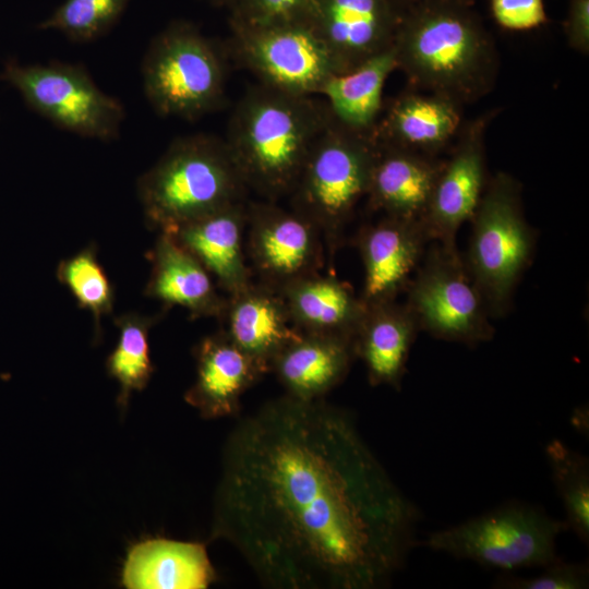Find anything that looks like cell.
Segmentation results:
<instances>
[{
  "label": "cell",
  "mask_w": 589,
  "mask_h": 589,
  "mask_svg": "<svg viewBox=\"0 0 589 589\" xmlns=\"http://www.w3.org/2000/svg\"><path fill=\"white\" fill-rule=\"evenodd\" d=\"M469 221L467 271L491 317H502L509 311L537 243V233L525 217L518 180L503 171L491 177Z\"/></svg>",
  "instance_id": "cell-6"
},
{
  "label": "cell",
  "mask_w": 589,
  "mask_h": 589,
  "mask_svg": "<svg viewBox=\"0 0 589 589\" xmlns=\"http://www.w3.org/2000/svg\"><path fill=\"white\" fill-rule=\"evenodd\" d=\"M495 22L508 31H527L548 22L543 0H490Z\"/></svg>",
  "instance_id": "cell-33"
},
{
  "label": "cell",
  "mask_w": 589,
  "mask_h": 589,
  "mask_svg": "<svg viewBox=\"0 0 589 589\" xmlns=\"http://www.w3.org/2000/svg\"><path fill=\"white\" fill-rule=\"evenodd\" d=\"M57 278L75 298L81 309L87 310L94 318L95 337L101 336V318L113 310L115 292L112 284L99 263L94 244L62 260L57 267Z\"/></svg>",
  "instance_id": "cell-29"
},
{
  "label": "cell",
  "mask_w": 589,
  "mask_h": 589,
  "mask_svg": "<svg viewBox=\"0 0 589 589\" xmlns=\"http://www.w3.org/2000/svg\"><path fill=\"white\" fill-rule=\"evenodd\" d=\"M406 0H316L309 23L342 72L393 47Z\"/></svg>",
  "instance_id": "cell-14"
},
{
  "label": "cell",
  "mask_w": 589,
  "mask_h": 589,
  "mask_svg": "<svg viewBox=\"0 0 589 589\" xmlns=\"http://www.w3.org/2000/svg\"><path fill=\"white\" fill-rule=\"evenodd\" d=\"M215 7L230 8L237 0H205Z\"/></svg>",
  "instance_id": "cell-35"
},
{
  "label": "cell",
  "mask_w": 589,
  "mask_h": 589,
  "mask_svg": "<svg viewBox=\"0 0 589 589\" xmlns=\"http://www.w3.org/2000/svg\"><path fill=\"white\" fill-rule=\"evenodd\" d=\"M376 154L372 133L349 129L332 117L289 194L291 208L320 231L328 264L344 244L359 203L366 197Z\"/></svg>",
  "instance_id": "cell-5"
},
{
  "label": "cell",
  "mask_w": 589,
  "mask_h": 589,
  "mask_svg": "<svg viewBox=\"0 0 589 589\" xmlns=\"http://www.w3.org/2000/svg\"><path fill=\"white\" fill-rule=\"evenodd\" d=\"M0 81L57 128L105 142L120 134L125 118L123 105L100 89L82 64L21 63L10 59L0 71Z\"/></svg>",
  "instance_id": "cell-9"
},
{
  "label": "cell",
  "mask_w": 589,
  "mask_h": 589,
  "mask_svg": "<svg viewBox=\"0 0 589 589\" xmlns=\"http://www.w3.org/2000/svg\"><path fill=\"white\" fill-rule=\"evenodd\" d=\"M419 513L349 414L287 394L242 418L223 450L211 539L276 589H375L417 545Z\"/></svg>",
  "instance_id": "cell-1"
},
{
  "label": "cell",
  "mask_w": 589,
  "mask_h": 589,
  "mask_svg": "<svg viewBox=\"0 0 589 589\" xmlns=\"http://www.w3.org/2000/svg\"><path fill=\"white\" fill-rule=\"evenodd\" d=\"M218 320L220 332L267 373L277 354L302 336L279 291L261 281L228 294Z\"/></svg>",
  "instance_id": "cell-16"
},
{
  "label": "cell",
  "mask_w": 589,
  "mask_h": 589,
  "mask_svg": "<svg viewBox=\"0 0 589 589\" xmlns=\"http://www.w3.org/2000/svg\"><path fill=\"white\" fill-rule=\"evenodd\" d=\"M278 291L302 334L353 339L366 309L360 296L333 275L312 274Z\"/></svg>",
  "instance_id": "cell-25"
},
{
  "label": "cell",
  "mask_w": 589,
  "mask_h": 589,
  "mask_svg": "<svg viewBox=\"0 0 589 589\" xmlns=\"http://www.w3.org/2000/svg\"><path fill=\"white\" fill-rule=\"evenodd\" d=\"M216 580L204 543L164 538L134 544L121 577L128 589H206Z\"/></svg>",
  "instance_id": "cell-22"
},
{
  "label": "cell",
  "mask_w": 589,
  "mask_h": 589,
  "mask_svg": "<svg viewBox=\"0 0 589 589\" xmlns=\"http://www.w3.org/2000/svg\"><path fill=\"white\" fill-rule=\"evenodd\" d=\"M408 3L412 2H420V1H453V2H459L467 5H472L473 0H406Z\"/></svg>",
  "instance_id": "cell-36"
},
{
  "label": "cell",
  "mask_w": 589,
  "mask_h": 589,
  "mask_svg": "<svg viewBox=\"0 0 589 589\" xmlns=\"http://www.w3.org/2000/svg\"><path fill=\"white\" fill-rule=\"evenodd\" d=\"M333 115L323 99L263 84L235 107L225 142L248 188L264 200L289 196L315 140Z\"/></svg>",
  "instance_id": "cell-3"
},
{
  "label": "cell",
  "mask_w": 589,
  "mask_h": 589,
  "mask_svg": "<svg viewBox=\"0 0 589 589\" xmlns=\"http://www.w3.org/2000/svg\"><path fill=\"white\" fill-rule=\"evenodd\" d=\"M444 159L417 152L378 146L366 206L383 215L421 220Z\"/></svg>",
  "instance_id": "cell-20"
},
{
  "label": "cell",
  "mask_w": 589,
  "mask_h": 589,
  "mask_svg": "<svg viewBox=\"0 0 589 589\" xmlns=\"http://www.w3.org/2000/svg\"><path fill=\"white\" fill-rule=\"evenodd\" d=\"M395 70L396 55L390 47L347 72L332 75L320 95L338 122L358 132L372 133L383 111L385 82Z\"/></svg>",
  "instance_id": "cell-26"
},
{
  "label": "cell",
  "mask_w": 589,
  "mask_h": 589,
  "mask_svg": "<svg viewBox=\"0 0 589 589\" xmlns=\"http://www.w3.org/2000/svg\"><path fill=\"white\" fill-rule=\"evenodd\" d=\"M405 293L420 332L469 347L494 337L492 317L457 248L430 242Z\"/></svg>",
  "instance_id": "cell-10"
},
{
  "label": "cell",
  "mask_w": 589,
  "mask_h": 589,
  "mask_svg": "<svg viewBox=\"0 0 589 589\" xmlns=\"http://www.w3.org/2000/svg\"><path fill=\"white\" fill-rule=\"evenodd\" d=\"M142 83L156 113L197 120L224 103V60L214 41L194 24L173 21L149 43L142 61Z\"/></svg>",
  "instance_id": "cell-7"
},
{
  "label": "cell",
  "mask_w": 589,
  "mask_h": 589,
  "mask_svg": "<svg viewBox=\"0 0 589 589\" xmlns=\"http://www.w3.org/2000/svg\"><path fill=\"white\" fill-rule=\"evenodd\" d=\"M552 481L563 502L567 531L589 543V460L555 438L545 447Z\"/></svg>",
  "instance_id": "cell-28"
},
{
  "label": "cell",
  "mask_w": 589,
  "mask_h": 589,
  "mask_svg": "<svg viewBox=\"0 0 589 589\" xmlns=\"http://www.w3.org/2000/svg\"><path fill=\"white\" fill-rule=\"evenodd\" d=\"M245 228L244 200L190 220L168 233L230 294L253 280V272L247 263Z\"/></svg>",
  "instance_id": "cell-19"
},
{
  "label": "cell",
  "mask_w": 589,
  "mask_h": 589,
  "mask_svg": "<svg viewBox=\"0 0 589 589\" xmlns=\"http://www.w3.org/2000/svg\"><path fill=\"white\" fill-rule=\"evenodd\" d=\"M130 0H64L38 24L40 31H55L74 43H91L107 34L118 22Z\"/></svg>",
  "instance_id": "cell-30"
},
{
  "label": "cell",
  "mask_w": 589,
  "mask_h": 589,
  "mask_svg": "<svg viewBox=\"0 0 589 589\" xmlns=\"http://www.w3.org/2000/svg\"><path fill=\"white\" fill-rule=\"evenodd\" d=\"M365 306L353 337L356 359L363 362L371 386L387 385L399 390L420 332L418 324L407 305L397 300Z\"/></svg>",
  "instance_id": "cell-23"
},
{
  "label": "cell",
  "mask_w": 589,
  "mask_h": 589,
  "mask_svg": "<svg viewBox=\"0 0 589 589\" xmlns=\"http://www.w3.org/2000/svg\"><path fill=\"white\" fill-rule=\"evenodd\" d=\"M495 112L462 124L444 159L421 219L430 242L455 249L460 226L472 217L488 183L485 131Z\"/></svg>",
  "instance_id": "cell-13"
},
{
  "label": "cell",
  "mask_w": 589,
  "mask_h": 589,
  "mask_svg": "<svg viewBox=\"0 0 589 589\" xmlns=\"http://www.w3.org/2000/svg\"><path fill=\"white\" fill-rule=\"evenodd\" d=\"M568 46L582 53L589 52V0H569L563 23Z\"/></svg>",
  "instance_id": "cell-34"
},
{
  "label": "cell",
  "mask_w": 589,
  "mask_h": 589,
  "mask_svg": "<svg viewBox=\"0 0 589 589\" xmlns=\"http://www.w3.org/2000/svg\"><path fill=\"white\" fill-rule=\"evenodd\" d=\"M245 252L259 281L276 290L320 273L326 261L317 228L273 201L247 203Z\"/></svg>",
  "instance_id": "cell-12"
},
{
  "label": "cell",
  "mask_w": 589,
  "mask_h": 589,
  "mask_svg": "<svg viewBox=\"0 0 589 589\" xmlns=\"http://www.w3.org/2000/svg\"><path fill=\"white\" fill-rule=\"evenodd\" d=\"M542 572L532 577L504 575L494 582L503 589H584L589 585L588 563H570L557 557L541 567Z\"/></svg>",
  "instance_id": "cell-32"
},
{
  "label": "cell",
  "mask_w": 589,
  "mask_h": 589,
  "mask_svg": "<svg viewBox=\"0 0 589 589\" xmlns=\"http://www.w3.org/2000/svg\"><path fill=\"white\" fill-rule=\"evenodd\" d=\"M229 47L261 84L289 94L320 95L325 82L341 73L309 22L231 29Z\"/></svg>",
  "instance_id": "cell-11"
},
{
  "label": "cell",
  "mask_w": 589,
  "mask_h": 589,
  "mask_svg": "<svg viewBox=\"0 0 589 589\" xmlns=\"http://www.w3.org/2000/svg\"><path fill=\"white\" fill-rule=\"evenodd\" d=\"M157 316H146L136 312L120 315L115 320L119 328V340L108 356V374L120 384L118 405L124 412L131 394L143 390L148 384L154 364L151 360L148 333Z\"/></svg>",
  "instance_id": "cell-27"
},
{
  "label": "cell",
  "mask_w": 589,
  "mask_h": 589,
  "mask_svg": "<svg viewBox=\"0 0 589 589\" xmlns=\"http://www.w3.org/2000/svg\"><path fill=\"white\" fill-rule=\"evenodd\" d=\"M354 359L351 338L302 334L277 354L271 373L287 395L316 400L346 378Z\"/></svg>",
  "instance_id": "cell-24"
},
{
  "label": "cell",
  "mask_w": 589,
  "mask_h": 589,
  "mask_svg": "<svg viewBox=\"0 0 589 589\" xmlns=\"http://www.w3.org/2000/svg\"><path fill=\"white\" fill-rule=\"evenodd\" d=\"M194 357L196 376L184 400L207 420L238 416L243 394L267 374L220 330L204 337Z\"/></svg>",
  "instance_id": "cell-18"
},
{
  "label": "cell",
  "mask_w": 589,
  "mask_h": 589,
  "mask_svg": "<svg viewBox=\"0 0 589 589\" xmlns=\"http://www.w3.org/2000/svg\"><path fill=\"white\" fill-rule=\"evenodd\" d=\"M158 233L148 254L152 269L145 296L182 306L194 318H218L226 297L217 292L212 275L170 233Z\"/></svg>",
  "instance_id": "cell-21"
},
{
  "label": "cell",
  "mask_w": 589,
  "mask_h": 589,
  "mask_svg": "<svg viewBox=\"0 0 589 589\" xmlns=\"http://www.w3.org/2000/svg\"><path fill=\"white\" fill-rule=\"evenodd\" d=\"M136 189L145 224L158 232L244 201L248 191L225 140L205 133L175 140Z\"/></svg>",
  "instance_id": "cell-4"
},
{
  "label": "cell",
  "mask_w": 589,
  "mask_h": 589,
  "mask_svg": "<svg viewBox=\"0 0 589 589\" xmlns=\"http://www.w3.org/2000/svg\"><path fill=\"white\" fill-rule=\"evenodd\" d=\"M430 243L421 220L383 215L363 226L354 238L364 278L365 305L397 300L418 268Z\"/></svg>",
  "instance_id": "cell-15"
},
{
  "label": "cell",
  "mask_w": 589,
  "mask_h": 589,
  "mask_svg": "<svg viewBox=\"0 0 589 589\" xmlns=\"http://www.w3.org/2000/svg\"><path fill=\"white\" fill-rule=\"evenodd\" d=\"M461 127L462 105L412 87L388 104L372 131V137L378 146L437 157L453 144Z\"/></svg>",
  "instance_id": "cell-17"
},
{
  "label": "cell",
  "mask_w": 589,
  "mask_h": 589,
  "mask_svg": "<svg viewBox=\"0 0 589 589\" xmlns=\"http://www.w3.org/2000/svg\"><path fill=\"white\" fill-rule=\"evenodd\" d=\"M471 7L453 1L407 4L393 47L397 70L413 88L462 106L493 89L497 49Z\"/></svg>",
  "instance_id": "cell-2"
},
{
  "label": "cell",
  "mask_w": 589,
  "mask_h": 589,
  "mask_svg": "<svg viewBox=\"0 0 589 589\" xmlns=\"http://www.w3.org/2000/svg\"><path fill=\"white\" fill-rule=\"evenodd\" d=\"M564 520L542 507L510 501L458 525L431 532L422 545L488 568L512 572L543 567L558 556Z\"/></svg>",
  "instance_id": "cell-8"
},
{
  "label": "cell",
  "mask_w": 589,
  "mask_h": 589,
  "mask_svg": "<svg viewBox=\"0 0 589 589\" xmlns=\"http://www.w3.org/2000/svg\"><path fill=\"white\" fill-rule=\"evenodd\" d=\"M316 0H237L229 10L231 29L309 22Z\"/></svg>",
  "instance_id": "cell-31"
}]
</instances>
